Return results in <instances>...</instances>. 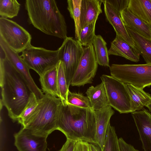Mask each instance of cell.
I'll return each instance as SVG.
<instances>
[{
    "mask_svg": "<svg viewBox=\"0 0 151 151\" xmlns=\"http://www.w3.org/2000/svg\"><path fill=\"white\" fill-rule=\"evenodd\" d=\"M0 67L1 103L5 107L12 121H17L32 92L24 78L5 56H0Z\"/></svg>",
    "mask_w": 151,
    "mask_h": 151,
    "instance_id": "obj_1",
    "label": "cell"
},
{
    "mask_svg": "<svg viewBox=\"0 0 151 151\" xmlns=\"http://www.w3.org/2000/svg\"><path fill=\"white\" fill-rule=\"evenodd\" d=\"M102 151H121L114 127L109 124Z\"/></svg>",
    "mask_w": 151,
    "mask_h": 151,
    "instance_id": "obj_28",
    "label": "cell"
},
{
    "mask_svg": "<svg viewBox=\"0 0 151 151\" xmlns=\"http://www.w3.org/2000/svg\"><path fill=\"white\" fill-rule=\"evenodd\" d=\"M0 46V48L3 51L5 57L22 76L32 93L35 94L38 100L42 98L44 94L36 85L30 74L29 69L22 58L19 56L18 53L15 52L10 48L1 39Z\"/></svg>",
    "mask_w": 151,
    "mask_h": 151,
    "instance_id": "obj_11",
    "label": "cell"
},
{
    "mask_svg": "<svg viewBox=\"0 0 151 151\" xmlns=\"http://www.w3.org/2000/svg\"><path fill=\"white\" fill-rule=\"evenodd\" d=\"M125 84L130 99L131 113L142 110L151 102L149 93L131 84Z\"/></svg>",
    "mask_w": 151,
    "mask_h": 151,
    "instance_id": "obj_19",
    "label": "cell"
},
{
    "mask_svg": "<svg viewBox=\"0 0 151 151\" xmlns=\"http://www.w3.org/2000/svg\"><path fill=\"white\" fill-rule=\"evenodd\" d=\"M0 39L15 52H22L31 45L32 36L16 22L0 18Z\"/></svg>",
    "mask_w": 151,
    "mask_h": 151,
    "instance_id": "obj_6",
    "label": "cell"
},
{
    "mask_svg": "<svg viewBox=\"0 0 151 151\" xmlns=\"http://www.w3.org/2000/svg\"><path fill=\"white\" fill-rule=\"evenodd\" d=\"M120 13L128 8L129 0H105Z\"/></svg>",
    "mask_w": 151,
    "mask_h": 151,
    "instance_id": "obj_32",
    "label": "cell"
},
{
    "mask_svg": "<svg viewBox=\"0 0 151 151\" xmlns=\"http://www.w3.org/2000/svg\"><path fill=\"white\" fill-rule=\"evenodd\" d=\"M25 7L28 21L44 33L60 39L67 37V27L63 15L55 0H26Z\"/></svg>",
    "mask_w": 151,
    "mask_h": 151,
    "instance_id": "obj_3",
    "label": "cell"
},
{
    "mask_svg": "<svg viewBox=\"0 0 151 151\" xmlns=\"http://www.w3.org/2000/svg\"><path fill=\"white\" fill-rule=\"evenodd\" d=\"M68 102L81 108L92 109L88 98L81 93L72 92L69 91Z\"/></svg>",
    "mask_w": 151,
    "mask_h": 151,
    "instance_id": "obj_31",
    "label": "cell"
},
{
    "mask_svg": "<svg viewBox=\"0 0 151 151\" xmlns=\"http://www.w3.org/2000/svg\"><path fill=\"white\" fill-rule=\"evenodd\" d=\"M77 142L67 139L65 143L58 151H74Z\"/></svg>",
    "mask_w": 151,
    "mask_h": 151,
    "instance_id": "obj_33",
    "label": "cell"
},
{
    "mask_svg": "<svg viewBox=\"0 0 151 151\" xmlns=\"http://www.w3.org/2000/svg\"><path fill=\"white\" fill-rule=\"evenodd\" d=\"M20 6L16 0H0L1 17L12 18L17 16Z\"/></svg>",
    "mask_w": 151,
    "mask_h": 151,
    "instance_id": "obj_27",
    "label": "cell"
},
{
    "mask_svg": "<svg viewBox=\"0 0 151 151\" xmlns=\"http://www.w3.org/2000/svg\"><path fill=\"white\" fill-rule=\"evenodd\" d=\"M101 0H82L80 23L81 29L96 21L102 13Z\"/></svg>",
    "mask_w": 151,
    "mask_h": 151,
    "instance_id": "obj_17",
    "label": "cell"
},
{
    "mask_svg": "<svg viewBox=\"0 0 151 151\" xmlns=\"http://www.w3.org/2000/svg\"><path fill=\"white\" fill-rule=\"evenodd\" d=\"M38 102V100L35 95L32 93L27 105L17 120L18 122L22 126L32 114L37 106Z\"/></svg>",
    "mask_w": 151,
    "mask_h": 151,
    "instance_id": "obj_29",
    "label": "cell"
},
{
    "mask_svg": "<svg viewBox=\"0 0 151 151\" xmlns=\"http://www.w3.org/2000/svg\"><path fill=\"white\" fill-rule=\"evenodd\" d=\"M94 113L96 122V140L102 150L110 119L114 111L109 106L95 111Z\"/></svg>",
    "mask_w": 151,
    "mask_h": 151,
    "instance_id": "obj_15",
    "label": "cell"
},
{
    "mask_svg": "<svg viewBox=\"0 0 151 151\" xmlns=\"http://www.w3.org/2000/svg\"><path fill=\"white\" fill-rule=\"evenodd\" d=\"M60 98L45 94L38 100L37 106L22 126L32 132L48 137L57 130V123Z\"/></svg>",
    "mask_w": 151,
    "mask_h": 151,
    "instance_id": "obj_4",
    "label": "cell"
},
{
    "mask_svg": "<svg viewBox=\"0 0 151 151\" xmlns=\"http://www.w3.org/2000/svg\"><path fill=\"white\" fill-rule=\"evenodd\" d=\"M74 151H90L89 143L82 141H77Z\"/></svg>",
    "mask_w": 151,
    "mask_h": 151,
    "instance_id": "obj_35",
    "label": "cell"
},
{
    "mask_svg": "<svg viewBox=\"0 0 151 151\" xmlns=\"http://www.w3.org/2000/svg\"><path fill=\"white\" fill-rule=\"evenodd\" d=\"M101 0L104 5V11L106 19L113 27L116 35L135 47L134 42L123 23L120 13L105 0Z\"/></svg>",
    "mask_w": 151,
    "mask_h": 151,
    "instance_id": "obj_14",
    "label": "cell"
},
{
    "mask_svg": "<svg viewBox=\"0 0 151 151\" xmlns=\"http://www.w3.org/2000/svg\"><path fill=\"white\" fill-rule=\"evenodd\" d=\"M81 1L82 0H68L67 1V9L74 22L75 37L77 40L79 39L81 30L80 23Z\"/></svg>",
    "mask_w": 151,
    "mask_h": 151,
    "instance_id": "obj_26",
    "label": "cell"
},
{
    "mask_svg": "<svg viewBox=\"0 0 151 151\" xmlns=\"http://www.w3.org/2000/svg\"><path fill=\"white\" fill-rule=\"evenodd\" d=\"M108 53L109 55L121 56L135 62L139 61L140 55L136 49L117 35L111 42Z\"/></svg>",
    "mask_w": 151,
    "mask_h": 151,
    "instance_id": "obj_16",
    "label": "cell"
},
{
    "mask_svg": "<svg viewBox=\"0 0 151 151\" xmlns=\"http://www.w3.org/2000/svg\"><path fill=\"white\" fill-rule=\"evenodd\" d=\"M150 91H151V89H150Z\"/></svg>",
    "mask_w": 151,
    "mask_h": 151,
    "instance_id": "obj_39",
    "label": "cell"
},
{
    "mask_svg": "<svg viewBox=\"0 0 151 151\" xmlns=\"http://www.w3.org/2000/svg\"><path fill=\"white\" fill-rule=\"evenodd\" d=\"M128 8L134 15L151 26V0H129Z\"/></svg>",
    "mask_w": 151,
    "mask_h": 151,
    "instance_id": "obj_22",
    "label": "cell"
},
{
    "mask_svg": "<svg viewBox=\"0 0 151 151\" xmlns=\"http://www.w3.org/2000/svg\"><path fill=\"white\" fill-rule=\"evenodd\" d=\"M60 60L63 63L68 87L80 60L83 47L77 40L67 37L58 49Z\"/></svg>",
    "mask_w": 151,
    "mask_h": 151,
    "instance_id": "obj_9",
    "label": "cell"
},
{
    "mask_svg": "<svg viewBox=\"0 0 151 151\" xmlns=\"http://www.w3.org/2000/svg\"><path fill=\"white\" fill-rule=\"evenodd\" d=\"M20 56L29 69L39 76L56 66L60 60L58 50H52L31 45L22 52Z\"/></svg>",
    "mask_w": 151,
    "mask_h": 151,
    "instance_id": "obj_7",
    "label": "cell"
},
{
    "mask_svg": "<svg viewBox=\"0 0 151 151\" xmlns=\"http://www.w3.org/2000/svg\"><path fill=\"white\" fill-rule=\"evenodd\" d=\"M86 93L89 100L91 109L94 111L109 106L102 82L95 86H91L87 89Z\"/></svg>",
    "mask_w": 151,
    "mask_h": 151,
    "instance_id": "obj_20",
    "label": "cell"
},
{
    "mask_svg": "<svg viewBox=\"0 0 151 151\" xmlns=\"http://www.w3.org/2000/svg\"><path fill=\"white\" fill-rule=\"evenodd\" d=\"M120 15L125 26L151 39L150 26L133 14L128 8L121 11Z\"/></svg>",
    "mask_w": 151,
    "mask_h": 151,
    "instance_id": "obj_18",
    "label": "cell"
},
{
    "mask_svg": "<svg viewBox=\"0 0 151 151\" xmlns=\"http://www.w3.org/2000/svg\"><path fill=\"white\" fill-rule=\"evenodd\" d=\"M89 147L90 151H102L100 146L96 144L89 143Z\"/></svg>",
    "mask_w": 151,
    "mask_h": 151,
    "instance_id": "obj_36",
    "label": "cell"
},
{
    "mask_svg": "<svg viewBox=\"0 0 151 151\" xmlns=\"http://www.w3.org/2000/svg\"><path fill=\"white\" fill-rule=\"evenodd\" d=\"M57 70V83L59 97L61 102L68 103V97L69 91L63 64L60 60L56 66Z\"/></svg>",
    "mask_w": 151,
    "mask_h": 151,
    "instance_id": "obj_25",
    "label": "cell"
},
{
    "mask_svg": "<svg viewBox=\"0 0 151 151\" xmlns=\"http://www.w3.org/2000/svg\"><path fill=\"white\" fill-rule=\"evenodd\" d=\"M96 21L81 29L79 39L77 40L82 46H86L92 44L96 36L95 28Z\"/></svg>",
    "mask_w": 151,
    "mask_h": 151,
    "instance_id": "obj_30",
    "label": "cell"
},
{
    "mask_svg": "<svg viewBox=\"0 0 151 151\" xmlns=\"http://www.w3.org/2000/svg\"><path fill=\"white\" fill-rule=\"evenodd\" d=\"M144 151H151V114L146 109L131 113Z\"/></svg>",
    "mask_w": 151,
    "mask_h": 151,
    "instance_id": "obj_13",
    "label": "cell"
},
{
    "mask_svg": "<svg viewBox=\"0 0 151 151\" xmlns=\"http://www.w3.org/2000/svg\"><path fill=\"white\" fill-rule=\"evenodd\" d=\"M14 145L19 151H46L47 137L35 134L22 127L14 134Z\"/></svg>",
    "mask_w": 151,
    "mask_h": 151,
    "instance_id": "obj_12",
    "label": "cell"
},
{
    "mask_svg": "<svg viewBox=\"0 0 151 151\" xmlns=\"http://www.w3.org/2000/svg\"><path fill=\"white\" fill-rule=\"evenodd\" d=\"M57 130L62 132L67 139L97 144L94 111L91 109L61 101L58 110Z\"/></svg>",
    "mask_w": 151,
    "mask_h": 151,
    "instance_id": "obj_2",
    "label": "cell"
},
{
    "mask_svg": "<svg viewBox=\"0 0 151 151\" xmlns=\"http://www.w3.org/2000/svg\"><path fill=\"white\" fill-rule=\"evenodd\" d=\"M121 151H139L131 145L127 143L122 137L119 139Z\"/></svg>",
    "mask_w": 151,
    "mask_h": 151,
    "instance_id": "obj_34",
    "label": "cell"
},
{
    "mask_svg": "<svg viewBox=\"0 0 151 151\" xmlns=\"http://www.w3.org/2000/svg\"><path fill=\"white\" fill-rule=\"evenodd\" d=\"M101 78L105 88L109 105L120 114L131 113L125 83L111 76L103 75Z\"/></svg>",
    "mask_w": 151,
    "mask_h": 151,
    "instance_id": "obj_8",
    "label": "cell"
},
{
    "mask_svg": "<svg viewBox=\"0 0 151 151\" xmlns=\"http://www.w3.org/2000/svg\"><path fill=\"white\" fill-rule=\"evenodd\" d=\"M125 27L134 42L135 47L142 56L146 64L151 65V39Z\"/></svg>",
    "mask_w": 151,
    "mask_h": 151,
    "instance_id": "obj_21",
    "label": "cell"
},
{
    "mask_svg": "<svg viewBox=\"0 0 151 151\" xmlns=\"http://www.w3.org/2000/svg\"><path fill=\"white\" fill-rule=\"evenodd\" d=\"M92 44L98 64L109 68V58L106 43L100 35H96Z\"/></svg>",
    "mask_w": 151,
    "mask_h": 151,
    "instance_id": "obj_24",
    "label": "cell"
},
{
    "mask_svg": "<svg viewBox=\"0 0 151 151\" xmlns=\"http://www.w3.org/2000/svg\"><path fill=\"white\" fill-rule=\"evenodd\" d=\"M56 66L44 72L40 76L39 80L42 90L45 94L59 98Z\"/></svg>",
    "mask_w": 151,
    "mask_h": 151,
    "instance_id": "obj_23",
    "label": "cell"
},
{
    "mask_svg": "<svg viewBox=\"0 0 151 151\" xmlns=\"http://www.w3.org/2000/svg\"><path fill=\"white\" fill-rule=\"evenodd\" d=\"M111 76L124 83L143 89L151 86V65L112 64Z\"/></svg>",
    "mask_w": 151,
    "mask_h": 151,
    "instance_id": "obj_5",
    "label": "cell"
},
{
    "mask_svg": "<svg viewBox=\"0 0 151 151\" xmlns=\"http://www.w3.org/2000/svg\"><path fill=\"white\" fill-rule=\"evenodd\" d=\"M98 66L93 44L85 46L70 85L80 86L91 83L96 75Z\"/></svg>",
    "mask_w": 151,
    "mask_h": 151,
    "instance_id": "obj_10",
    "label": "cell"
},
{
    "mask_svg": "<svg viewBox=\"0 0 151 151\" xmlns=\"http://www.w3.org/2000/svg\"><path fill=\"white\" fill-rule=\"evenodd\" d=\"M150 112H151V102L146 106Z\"/></svg>",
    "mask_w": 151,
    "mask_h": 151,
    "instance_id": "obj_37",
    "label": "cell"
},
{
    "mask_svg": "<svg viewBox=\"0 0 151 151\" xmlns=\"http://www.w3.org/2000/svg\"><path fill=\"white\" fill-rule=\"evenodd\" d=\"M150 30H151V26H150Z\"/></svg>",
    "mask_w": 151,
    "mask_h": 151,
    "instance_id": "obj_38",
    "label": "cell"
}]
</instances>
